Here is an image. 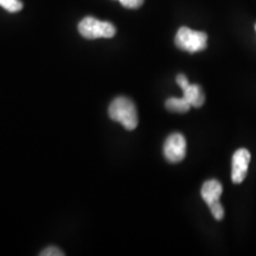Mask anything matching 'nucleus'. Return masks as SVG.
Returning <instances> with one entry per match:
<instances>
[{
	"instance_id": "nucleus-1",
	"label": "nucleus",
	"mask_w": 256,
	"mask_h": 256,
	"mask_svg": "<svg viewBox=\"0 0 256 256\" xmlns=\"http://www.w3.org/2000/svg\"><path fill=\"white\" fill-rule=\"evenodd\" d=\"M108 114L112 120L120 122L127 130H136L139 122L136 104L132 100L124 96L114 98L108 108Z\"/></svg>"
},
{
	"instance_id": "nucleus-2",
	"label": "nucleus",
	"mask_w": 256,
	"mask_h": 256,
	"mask_svg": "<svg viewBox=\"0 0 256 256\" xmlns=\"http://www.w3.org/2000/svg\"><path fill=\"white\" fill-rule=\"evenodd\" d=\"M174 43L178 49L186 51V52H200V51L206 49L208 36L206 32L194 31L186 26H183L177 31Z\"/></svg>"
},
{
	"instance_id": "nucleus-3",
	"label": "nucleus",
	"mask_w": 256,
	"mask_h": 256,
	"mask_svg": "<svg viewBox=\"0 0 256 256\" xmlns=\"http://www.w3.org/2000/svg\"><path fill=\"white\" fill-rule=\"evenodd\" d=\"M78 32L86 40H98L114 37L116 28L110 22H101L94 17H86L80 22Z\"/></svg>"
},
{
	"instance_id": "nucleus-4",
	"label": "nucleus",
	"mask_w": 256,
	"mask_h": 256,
	"mask_svg": "<svg viewBox=\"0 0 256 256\" xmlns=\"http://www.w3.org/2000/svg\"><path fill=\"white\" fill-rule=\"evenodd\" d=\"M164 156L168 162L176 164L180 162L186 156V140L183 134H171L164 144Z\"/></svg>"
},
{
	"instance_id": "nucleus-5",
	"label": "nucleus",
	"mask_w": 256,
	"mask_h": 256,
	"mask_svg": "<svg viewBox=\"0 0 256 256\" xmlns=\"http://www.w3.org/2000/svg\"><path fill=\"white\" fill-rule=\"evenodd\" d=\"M250 162V153L248 150L240 148L234 153L232 180V183L240 184L244 180L248 172V165Z\"/></svg>"
},
{
	"instance_id": "nucleus-6",
	"label": "nucleus",
	"mask_w": 256,
	"mask_h": 256,
	"mask_svg": "<svg viewBox=\"0 0 256 256\" xmlns=\"http://www.w3.org/2000/svg\"><path fill=\"white\" fill-rule=\"evenodd\" d=\"M222 184H220L218 180H216V179H211V180H208L203 184L200 190V194L203 200L206 202L208 206H209L210 204L220 200V196H222Z\"/></svg>"
},
{
	"instance_id": "nucleus-7",
	"label": "nucleus",
	"mask_w": 256,
	"mask_h": 256,
	"mask_svg": "<svg viewBox=\"0 0 256 256\" xmlns=\"http://www.w3.org/2000/svg\"><path fill=\"white\" fill-rule=\"evenodd\" d=\"M182 89H183V98L191 104V107L200 108L204 104L206 96H204V92L200 86L186 83L182 87Z\"/></svg>"
},
{
	"instance_id": "nucleus-8",
	"label": "nucleus",
	"mask_w": 256,
	"mask_h": 256,
	"mask_svg": "<svg viewBox=\"0 0 256 256\" xmlns=\"http://www.w3.org/2000/svg\"><path fill=\"white\" fill-rule=\"evenodd\" d=\"M165 107L172 113H186L190 110L191 104L184 98H171L165 102Z\"/></svg>"
},
{
	"instance_id": "nucleus-9",
	"label": "nucleus",
	"mask_w": 256,
	"mask_h": 256,
	"mask_svg": "<svg viewBox=\"0 0 256 256\" xmlns=\"http://www.w3.org/2000/svg\"><path fill=\"white\" fill-rule=\"evenodd\" d=\"M0 6L11 14H16L23 8V2L20 0H0Z\"/></svg>"
},
{
	"instance_id": "nucleus-10",
	"label": "nucleus",
	"mask_w": 256,
	"mask_h": 256,
	"mask_svg": "<svg viewBox=\"0 0 256 256\" xmlns=\"http://www.w3.org/2000/svg\"><path fill=\"white\" fill-rule=\"evenodd\" d=\"M209 208L211 210V214H212V216L215 217V220H220L223 218V217H224V209H223V206H220V200H217V202H215V203L210 204Z\"/></svg>"
},
{
	"instance_id": "nucleus-11",
	"label": "nucleus",
	"mask_w": 256,
	"mask_h": 256,
	"mask_svg": "<svg viewBox=\"0 0 256 256\" xmlns=\"http://www.w3.org/2000/svg\"><path fill=\"white\" fill-rule=\"evenodd\" d=\"M118 2H120V4L122 5L124 8L132 10L142 8L144 4V0H118Z\"/></svg>"
},
{
	"instance_id": "nucleus-12",
	"label": "nucleus",
	"mask_w": 256,
	"mask_h": 256,
	"mask_svg": "<svg viewBox=\"0 0 256 256\" xmlns=\"http://www.w3.org/2000/svg\"><path fill=\"white\" fill-rule=\"evenodd\" d=\"M64 252L57 247H48L40 252V256H62Z\"/></svg>"
},
{
	"instance_id": "nucleus-13",
	"label": "nucleus",
	"mask_w": 256,
	"mask_h": 256,
	"mask_svg": "<svg viewBox=\"0 0 256 256\" xmlns=\"http://www.w3.org/2000/svg\"><path fill=\"white\" fill-rule=\"evenodd\" d=\"M255 30H256V25H255Z\"/></svg>"
}]
</instances>
